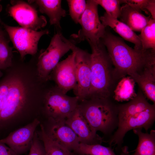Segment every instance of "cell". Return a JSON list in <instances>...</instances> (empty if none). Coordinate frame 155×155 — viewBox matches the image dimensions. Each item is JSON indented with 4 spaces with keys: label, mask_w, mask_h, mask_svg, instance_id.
I'll return each mask as SVG.
<instances>
[{
    "label": "cell",
    "mask_w": 155,
    "mask_h": 155,
    "mask_svg": "<svg viewBox=\"0 0 155 155\" xmlns=\"http://www.w3.org/2000/svg\"><path fill=\"white\" fill-rule=\"evenodd\" d=\"M29 80L17 72L9 74L0 82V127H13L38 118L33 111L36 106L41 108L42 98H34Z\"/></svg>",
    "instance_id": "cell-1"
},
{
    "label": "cell",
    "mask_w": 155,
    "mask_h": 155,
    "mask_svg": "<svg viewBox=\"0 0 155 155\" xmlns=\"http://www.w3.org/2000/svg\"><path fill=\"white\" fill-rule=\"evenodd\" d=\"M100 40L111 60L118 81L130 73H139L146 67L155 65V50L133 49L121 38L106 31Z\"/></svg>",
    "instance_id": "cell-2"
},
{
    "label": "cell",
    "mask_w": 155,
    "mask_h": 155,
    "mask_svg": "<svg viewBox=\"0 0 155 155\" xmlns=\"http://www.w3.org/2000/svg\"><path fill=\"white\" fill-rule=\"evenodd\" d=\"M88 42L92 50L91 82L86 99L111 98L118 82L111 60L101 40L96 42Z\"/></svg>",
    "instance_id": "cell-3"
},
{
    "label": "cell",
    "mask_w": 155,
    "mask_h": 155,
    "mask_svg": "<svg viewBox=\"0 0 155 155\" xmlns=\"http://www.w3.org/2000/svg\"><path fill=\"white\" fill-rule=\"evenodd\" d=\"M93 98L79 100L78 108L95 132L111 133L118 124L117 104L111 99Z\"/></svg>",
    "instance_id": "cell-4"
},
{
    "label": "cell",
    "mask_w": 155,
    "mask_h": 155,
    "mask_svg": "<svg viewBox=\"0 0 155 155\" xmlns=\"http://www.w3.org/2000/svg\"><path fill=\"white\" fill-rule=\"evenodd\" d=\"M79 102L78 97L68 96L55 84L45 88L41 111L45 119L44 123H65L78 108Z\"/></svg>",
    "instance_id": "cell-5"
},
{
    "label": "cell",
    "mask_w": 155,
    "mask_h": 155,
    "mask_svg": "<svg viewBox=\"0 0 155 155\" xmlns=\"http://www.w3.org/2000/svg\"><path fill=\"white\" fill-rule=\"evenodd\" d=\"M73 43L60 32L52 38L48 47L40 52L37 64V74L40 81L45 83L59 63L60 59L70 50Z\"/></svg>",
    "instance_id": "cell-6"
},
{
    "label": "cell",
    "mask_w": 155,
    "mask_h": 155,
    "mask_svg": "<svg viewBox=\"0 0 155 155\" xmlns=\"http://www.w3.org/2000/svg\"><path fill=\"white\" fill-rule=\"evenodd\" d=\"M86 9L79 23L81 28L78 34L71 35L77 42L86 40L96 42L100 40L106 32L105 27L99 17L97 4L94 0H87Z\"/></svg>",
    "instance_id": "cell-7"
},
{
    "label": "cell",
    "mask_w": 155,
    "mask_h": 155,
    "mask_svg": "<svg viewBox=\"0 0 155 155\" xmlns=\"http://www.w3.org/2000/svg\"><path fill=\"white\" fill-rule=\"evenodd\" d=\"M0 24L7 32L14 47L19 52L22 59L27 55L35 54L40 39L42 36L49 33L47 29L38 31L22 27L9 26L5 23L0 18Z\"/></svg>",
    "instance_id": "cell-8"
},
{
    "label": "cell",
    "mask_w": 155,
    "mask_h": 155,
    "mask_svg": "<svg viewBox=\"0 0 155 155\" xmlns=\"http://www.w3.org/2000/svg\"><path fill=\"white\" fill-rule=\"evenodd\" d=\"M155 119V105L153 104L144 111L118 122L117 129L109 142L110 145L120 146L125 134L131 130L144 128L147 131L152 126Z\"/></svg>",
    "instance_id": "cell-9"
},
{
    "label": "cell",
    "mask_w": 155,
    "mask_h": 155,
    "mask_svg": "<svg viewBox=\"0 0 155 155\" xmlns=\"http://www.w3.org/2000/svg\"><path fill=\"white\" fill-rule=\"evenodd\" d=\"M75 54V73L77 84L74 92L79 100L87 98L91 82V55L76 46L74 43L71 50Z\"/></svg>",
    "instance_id": "cell-10"
},
{
    "label": "cell",
    "mask_w": 155,
    "mask_h": 155,
    "mask_svg": "<svg viewBox=\"0 0 155 155\" xmlns=\"http://www.w3.org/2000/svg\"><path fill=\"white\" fill-rule=\"evenodd\" d=\"M8 12L22 27L37 31L47 24L45 17L39 16L37 11L29 3L22 1H11Z\"/></svg>",
    "instance_id": "cell-11"
},
{
    "label": "cell",
    "mask_w": 155,
    "mask_h": 155,
    "mask_svg": "<svg viewBox=\"0 0 155 155\" xmlns=\"http://www.w3.org/2000/svg\"><path fill=\"white\" fill-rule=\"evenodd\" d=\"M67 58L59 62L51 73L49 80H52L64 93L75 89L77 82L76 76L74 51Z\"/></svg>",
    "instance_id": "cell-12"
},
{
    "label": "cell",
    "mask_w": 155,
    "mask_h": 155,
    "mask_svg": "<svg viewBox=\"0 0 155 155\" xmlns=\"http://www.w3.org/2000/svg\"><path fill=\"white\" fill-rule=\"evenodd\" d=\"M41 123L36 118L29 123L11 132L0 141L8 146L19 155L30 150L36 129Z\"/></svg>",
    "instance_id": "cell-13"
},
{
    "label": "cell",
    "mask_w": 155,
    "mask_h": 155,
    "mask_svg": "<svg viewBox=\"0 0 155 155\" xmlns=\"http://www.w3.org/2000/svg\"><path fill=\"white\" fill-rule=\"evenodd\" d=\"M42 124L46 133L52 140L75 155L80 142L75 133L65 123Z\"/></svg>",
    "instance_id": "cell-14"
},
{
    "label": "cell",
    "mask_w": 155,
    "mask_h": 155,
    "mask_svg": "<svg viewBox=\"0 0 155 155\" xmlns=\"http://www.w3.org/2000/svg\"><path fill=\"white\" fill-rule=\"evenodd\" d=\"M65 123L75 133L80 143L101 144L103 141V138L92 129L78 107Z\"/></svg>",
    "instance_id": "cell-15"
},
{
    "label": "cell",
    "mask_w": 155,
    "mask_h": 155,
    "mask_svg": "<svg viewBox=\"0 0 155 155\" xmlns=\"http://www.w3.org/2000/svg\"><path fill=\"white\" fill-rule=\"evenodd\" d=\"M100 19L105 27H110L125 40L133 43L134 49L142 50L141 42L138 35L126 24L117 19L112 17L106 12L100 18Z\"/></svg>",
    "instance_id": "cell-16"
},
{
    "label": "cell",
    "mask_w": 155,
    "mask_h": 155,
    "mask_svg": "<svg viewBox=\"0 0 155 155\" xmlns=\"http://www.w3.org/2000/svg\"><path fill=\"white\" fill-rule=\"evenodd\" d=\"M137 83L143 94L155 104V65L147 67L139 73L128 74Z\"/></svg>",
    "instance_id": "cell-17"
},
{
    "label": "cell",
    "mask_w": 155,
    "mask_h": 155,
    "mask_svg": "<svg viewBox=\"0 0 155 155\" xmlns=\"http://www.w3.org/2000/svg\"><path fill=\"white\" fill-rule=\"evenodd\" d=\"M152 105L148 102L139 88L137 95L133 98L127 103L117 104L118 122L144 111Z\"/></svg>",
    "instance_id": "cell-18"
},
{
    "label": "cell",
    "mask_w": 155,
    "mask_h": 155,
    "mask_svg": "<svg viewBox=\"0 0 155 155\" xmlns=\"http://www.w3.org/2000/svg\"><path fill=\"white\" fill-rule=\"evenodd\" d=\"M29 3H34L38 6L40 12L46 14L49 19L50 24L61 28L60 21L66 15V11L61 7L60 0H36L28 1Z\"/></svg>",
    "instance_id": "cell-19"
},
{
    "label": "cell",
    "mask_w": 155,
    "mask_h": 155,
    "mask_svg": "<svg viewBox=\"0 0 155 155\" xmlns=\"http://www.w3.org/2000/svg\"><path fill=\"white\" fill-rule=\"evenodd\" d=\"M120 21L134 31L141 32L151 18L146 16L129 5L124 4L120 7Z\"/></svg>",
    "instance_id": "cell-20"
},
{
    "label": "cell",
    "mask_w": 155,
    "mask_h": 155,
    "mask_svg": "<svg viewBox=\"0 0 155 155\" xmlns=\"http://www.w3.org/2000/svg\"><path fill=\"white\" fill-rule=\"evenodd\" d=\"M133 130L138 136L139 141L133 155H155V131L152 130L149 133L142 132L141 128Z\"/></svg>",
    "instance_id": "cell-21"
},
{
    "label": "cell",
    "mask_w": 155,
    "mask_h": 155,
    "mask_svg": "<svg viewBox=\"0 0 155 155\" xmlns=\"http://www.w3.org/2000/svg\"><path fill=\"white\" fill-rule=\"evenodd\" d=\"M135 82L130 76L124 77L117 84L113 91V97L117 102L128 101L137 95L135 90Z\"/></svg>",
    "instance_id": "cell-22"
},
{
    "label": "cell",
    "mask_w": 155,
    "mask_h": 155,
    "mask_svg": "<svg viewBox=\"0 0 155 155\" xmlns=\"http://www.w3.org/2000/svg\"><path fill=\"white\" fill-rule=\"evenodd\" d=\"M40 130L36 131L39 139L42 142L46 155H74L72 152L52 140L46 134L42 124Z\"/></svg>",
    "instance_id": "cell-23"
},
{
    "label": "cell",
    "mask_w": 155,
    "mask_h": 155,
    "mask_svg": "<svg viewBox=\"0 0 155 155\" xmlns=\"http://www.w3.org/2000/svg\"><path fill=\"white\" fill-rule=\"evenodd\" d=\"M140 32L138 36L141 42L142 49L155 50V20L151 18Z\"/></svg>",
    "instance_id": "cell-24"
},
{
    "label": "cell",
    "mask_w": 155,
    "mask_h": 155,
    "mask_svg": "<svg viewBox=\"0 0 155 155\" xmlns=\"http://www.w3.org/2000/svg\"><path fill=\"white\" fill-rule=\"evenodd\" d=\"M75 155H116L111 147L80 143Z\"/></svg>",
    "instance_id": "cell-25"
},
{
    "label": "cell",
    "mask_w": 155,
    "mask_h": 155,
    "mask_svg": "<svg viewBox=\"0 0 155 155\" xmlns=\"http://www.w3.org/2000/svg\"><path fill=\"white\" fill-rule=\"evenodd\" d=\"M3 34L0 36V70L5 69L12 65V48Z\"/></svg>",
    "instance_id": "cell-26"
},
{
    "label": "cell",
    "mask_w": 155,
    "mask_h": 155,
    "mask_svg": "<svg viewBox=\"0 0 155 155\" xmlns=\"http://www.w3.org/2000/svg\"><path fill=\"white\" fill-rule=\"evenodd\" d=\"M121 3L127 4L140 12L144 11L147 14H151V18L155 20V0H120Z\"/></svg>",
    "instance_id": "cell-27"
},
{
    "label": "cell",
    "mask_w": 155,
    "mask_h": 155,
    "mask_svg": "<svg viewBox=\"0 0 155 155\" xmlns=\"http://www.w3.org/2000/svg\"><path fill=\"white\" fill-rule=\"evenodd\" d=\"M67 1L70 16L75 23H79L86 8V1L84 0H69Z\"/></svg>",
    "instance_id": "cell-28"
},
{
    "label": "cell",
    "mask_w": 155,
    "mask_h": 155,
    "mask_svg": "<svg viewBox=\"0 0 155 155\" xmlns=\"http://www.w3.org/2000/svg\"><path fill=\"white\" fill-rule=\"evenodd\" d=\"M97 4L102 7L106 12L112 17L117 19L120 13V3L119 0H94Z\"/></svg>",
    "instance_id": "cell-29"
},
{
    "label": "cell",
    "mask_w": 155,
    "mask_h": 155,
    "mask_svg": "<svg viewBox=\"0 0 155 155\" xmlns=\"http://www.w3.org/2000/svg\"><path fill=\"white\" fill-rule=\"evenodd\" d=\"M29 150V155H46L43 144L39 138L36 131Z\"/></svg>",
    "instance_id": "cell-30"
},
{
    "label": "cell",
    "mask_w": 155,
    "mask_h": 155,
    "mask_svg": "<svg viewBox=\"0 0 155 155\" xmlns=\"http://www.w3.org/2000/svg\"><path fill=\"white\" fill-rule=\"evenodd\" d=\"M0 155H19L9 147L0 141Z\"/></svg>",
    "instance_id": "cell-31"
},
{
    "label": "cell",
    "mask_w": 155,
    "mask_h": 155,
    "mask_svg": "<svg viewBox=\"0 0 155 155\" xmlns=\"http://www.w3.org/2000/svg\"><path fill=\"white\" fill-rule=\"evenodd\" d=\"M122 155H130L128 151V148L127 147L125 146L122 149Z\"/></svg>",
    "instance_id": "cell-32"
},
{
    "label": "cell",
    "mask_w": 155,
    "mask_h": 155,
    "mask_svg": "<svg viewBox=\"0 0 155 155\" xmlns=\"http://www.w3.org/2000/svg\"><path fill=\"white\" fill-rule=\"evenodd\" d=\"M3 34V33L2 31L0 29V36Z\"/></svg>",
    "instance_id": "cell-33"
},
{
    "label": "cell",
    "mask_w": 155,
    "mask_h": 155,
    "mask_svg": "<svg viewBox=\"0 0 155 155\" xmlns=\"http://www.w3.org/2000/svg\"><path fill=\"white\" fill-rule=\"evenodd\" d=\"M3 75V73L0 70V78L2 77Z\"/></svg>",
    "instance_id": "cell-34"
},
{
    "label": "cell",
    "mask_w": 155,
    "mask_h": 155,
    "mask_svg": "<svg viewBox=\"0 0 155 155\" xmlns=\"http://www.w3.org/2000/svg\"><path fill=\"white\" fill-rule=\"evenodd\" d=\"M1 1L0 0V2ZM2 9V6L0 4V11Z\"/></svg>",
    "instance_id": "cell-35"
}]
</instances>
